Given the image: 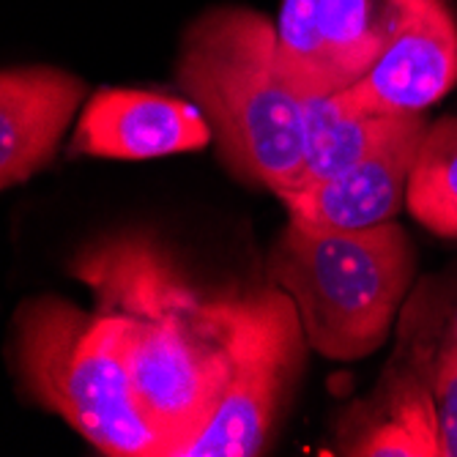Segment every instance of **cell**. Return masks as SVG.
Returning a JSON list of instances; mask_svg holds the SVG:
<instances>
[{
  "label": "cell",
  "mask_w": 457,
  "mask_h": 457,
  "mask_svg": "<svg viewBox=\"0 0 457 457\" xmlns=\"http://www.w3.org/2000/svg\"><path fill=\"white\" fill-rule=\"evenodd\" d=\"M88 94L86 79L53 66L0 77V187L12 189L55 159L61 137Z\"/></svg>",
  "instance_id": "cell-10"
},
{
  "label": "cell",
  "mask_w": 457,
  "mask_h": 457,
  "mask_svg": "<svg viewBox=\"0 0 457 457\" xmlns=\"http://www.w3.org/2000/svg\"><path fill=\"white\" fill-rule=\"evenodd\" d=\"M176 79L214 132L225 168L274 195L304 164V102L277 66V25L261 12L220 6L184 33Z\"/></svg>",
  "instance_id": "cell-2"
},
{
  "label": "cell",
  "mask_w": 457,
  "mask_h": 457,
  "mask_svg": "<svg viewBox=\"0 0 457 457\" xmlns=\"http://www.w3.org/2000/svg\"><path fill=\"white\" fill-rule=\"evenodd\" d=\"M400 0H282L277 66L296 96H335L384 50Z\"/></svg>",
  "instance_id": "cell-6"
},
{
  "label": "cell",
  "mask_w": 457,
  "mask_h": 457,
  "mask_svg": "<svg viewBox=\"0 0 457 457\" xmlns=\"http://www.w3.org/2000/svg\"><path fill=\"white\" fill-rule=\"evenodd\" d=\"M99 307L120 318V356L135 400L164 444L181 457L203 436L230 386L225 299H197L145 244L104 246L79 269Z\"/></svg>",
  "instance_id": "cell-1"
},
{
  "label": "cell",
  "mask_w": 457,
  "mask_h": 457,
  "mask_svg": "<svg viewBox=\"0 0 457 457\" xmlns=\"http://www.w3.org/2000/svg\"><path fill=\"white\" fill-rule=\"evenodd\" d=\"M304 102V164L294 184L299 192L335 179L378 151L413 115H364L345 110L335 96H307Z\"/></svg>",
  "instance_id": "cell-12"
},
{
  "label": "cell",
  "mask_w": 457,
  "mask_h": 457,
  "mask_svg": "<svg viewBox=\"0 0 457 457\" xmlns=\"http://www.w3.org/2000/svg\"><path fill=\"white\" fill-rule=\"evenodd\" d=\"M428 123L422 112H413L395 137L348 170L315 187L277 195L287 220L320 230H361L392 222L408 203V184Z\"/></svg>",
  "instance_id": "cell-8"
},
{
  "label": "cell",
  "mask_w": 457,
  "mask_h": 457,
  "mask_svg": "<svg viewBox=\"0 0 457 457\" xmlns=\"http://www.w3.org/2000/svg\"><path fill=\"white\" fill-rule=\"evenodd\" d=\"M405 205L422 228L457 241V115L428 123Z\"/></svg>",
  "instance_id": "cell-13"
},
{
  "label": "cell",
  "mask_w": 457,
  "mask_h": 457,
  "mask_svg": "<svg viewBox=\"0 0 457 457\" xmlns=\"http://www.w3.org/2000/svg\"><path fill=\"white\" fill-rule=\"evenodd\" d=\"M457 86V22L446 0H400L384 50L335 99L364 115H411Z\"/></svg>",
  "instance_id": "cell-7"
},
{
  "label": "cell",
  "mask_w": 457,
  "mask_h": 457,
  "mask_svg": "<svg viewBox=\"0 0 457 457\" xmlns=\"http://www.w3.org/2000/svg\"><path fill=\"white\" fill-rule=\"evenodd\" d=\"M428 370L438 411L441 457H457V345H438Z\"/></svg>",
  "instance_id": "cell-14"
},
{
  "label": "cell",
  "mask_w": 457,
  "mask_h": 457,
  "mask_svg": "<svg viewBox=\"0 0 457 457\" xmlns=\"http://www.w3.org/2000/svg\"><path fill=\"white\" fill-rule=\"evenodd\" d=\"M214 140L200 107L176 96L102 88L77 120L71 156L99 159H154L200 151Z\"/></svg>",
  "instance_id": "cell-9"
},
{
  "label": "cell",
  "mask_w": 457,
  "mask_h": 457,
  "mask_svg": "<svg viewBox=\"0 0 457 457\" xmlns=\"http://www.w3.org/2000/svg\"><path fill=\"white\" fill-rule=\"evenodd\" d=\"M430 356H411L392 372V384L372 405V417L345 444V454L361 457H441L438 411L430 386Z\"/></svg>",
  "instance_id": "cell-11"
},
{
  "label": "cell",
  "mask_w": 457,
  "mask_h": 457,
  "mask_svg": "<svg viewBox=\"0 0 457 457\" xmlns=\"http://www.w3.org/2000/svg\"><path fill=\"white\" fill-rule=\"evenodd\" d=\"M17 372L25 389L99 452L164 457V444L135 400L120 356V318L38 296L14 315Z\"/></svg>",
  "instance_id": "cell-4"
},
{
  "label": "cell",
  "mask_w": 457,
  "mask_h": 457,
  "mask_svg": "<svg viewBox=\"0 0 457 457\" xmlns=\"http://www.w3.org/2000/svg\"><path fill=\"white\" fill-rule=\"evenodd\" d=\"M225 312L233 378L212 425L181 457L263 454L310 348L294 299L271 282L225 296Z\"/></svg>",
  "instance_id": "cell-5"
},
{
  "label": "cell",
  "mask_w": 457,
  "mask_h": 457,
  "mask_svg": "<svg viewBox=\"0 0 457 457\" xmlns=\"http://www.w3.org/2000/svg\"><path fill=\"white\" fill-rule=\"evenodd\" d=\"M417 277V246L403 225L320 230L287 220L266 279L294 299L307 345L326 359L359 361L392 335Z\"/></svg>",
  "instance_id": "cell-3"
},
{
  "label": "cell",
  "mask_w": 457,
  "mask_h": 457,
  "mask_svg": "<svg viewBox=\"0 0 457 457\" xmlns=\"http://www.w3.org/2000/svg\"><path fill=\"white\" fill-rule=\"evenodd\" d=\"M441 345H457V302L446 318V326H444V337H441Z\"/></svg>",
  "instance_id": "cell-15"
}]
</instances>
